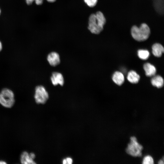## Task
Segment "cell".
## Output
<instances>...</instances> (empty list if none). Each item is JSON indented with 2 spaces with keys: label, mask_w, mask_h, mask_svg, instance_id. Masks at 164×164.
Wrapping results in <instances>:
<instances>
[{
  "label": "cell",
  "mask_w": 164,
  "mask_h": 164,
  "mask_svg": "<svg viewBox=\"0 0 164 164\" xmlns=\"http://www.w3.org/2000/svg\"><path fill=\"white\" fill-rule=\"evenodd\" d=\"M106 22V19L103 13L98 11L96 13H92L89 16L88 28L92 33L99 34L103 31Z\"/></svg>",
  "instance_id": "6da1fadb"
},
{
  "label": "cell",
  "mask_w": 164,
  "mask_h": 164,
  "mask_svg": "<svg viewBox=\"0 0 164 164\" xmlns=\"http://www.w3.org/2000/svg\"><path fill=\"white\" fill-rule=\"evenodd\" d=\"M132 37L139 42L144 41L149 37L151 31L149 26L145 23H142L139 26H133L130 30Z\"/></svg>",
  "instance_id": "7a4b0ae2"
},
{
  "label": "cell",
  "mask_w": 164,
  "mask_h": 164,
  "mask_svg": "<svg viewBox=\"0 0 164 164\" xmlns=\"http://www.w3.org/2000/svg\"><path fill=\"white\" fill-rule=\"evenodd\" d=\"M14 94L10 89L7 88L3 89L0 92V104L4 107L10 108L15 103Z\"/></svg>",
  "instance_id": "3957f363"
},
{
  "label": "cell",
  "mask_w": 164,
  "mask_h": 164,
  "mask_svg": "<svg viewBox=\"0 0 164 164\" xmlns=\"http://www.w3.org/2000/svg\"><path fill=\"white\" fill-rule=\"evenodd\" d=\"M130 140V142L126 149V152L133 156H141L143 146L137 142L135 137H131Z\"/></svg>",
  "instance_id": "277c9868"
},
{
  "label": "cell",
  "mask_w": 164,
  "mask_h": 164,
  "mask_svg": "<svg viewBox=\"0 0 164 164\" xmlns=\"http://www.w3.org/2000/svg\"><path fill=\"white\" fill-rule=\"evenodd\" d=\"M49 97L48 93L43 86L39 85L36 87L34 97L36 103L44 104L48 99Z\"/></svg>",
  "instance_id": "5b68a950"
},
{
  "label": "cell",
  "mask_w": 164,
  "mask_h": 164,
  "mask_svg": "<svg viewBox=\"0 0 164 164\" xmlns=\"http://www.w3.org/2000/svg\"><path fill=\"white\" fill-rule=\"evenodd\" d=\"M35 157V155L34 153H29L26 151L23 152L20 155V162L23 164H36L34 160Z\"/></svg>",
  "instance_id": "8992f818"
},
{
  "label": "cell",
  "mask_w": 164,
  "mask_h": 164,
  "mask_svg": "<svg viewBox=\"0 0 164 164\" xmlns=\"http://www.w3.org/2000/svg\"><path fill=\"white\" fill-rule=\"evenodd\" d=\"M47 60L50 65L55 67L60 63V59L59 54L56 52H52L47 56Z\"/></svg>",
  "instance_id": "52a82bcc"
},
{
  "label": "cell",
  "mask_w": 164,
  "mask_h": 164,
  "mask_svg": "<svg viewBox=\"0 0 164 164\" xmlns=\"http://www.w3.org/2000/svg\"><path fill=\"white\" fill-rule=\"evenodd\" d=\"M51 80L54 86L60 84L63 86L64 83V80L62 74L58 72H53L51 77Z\"/></svg>",
  "instance_id": "ba28073f"
},
{
  "label": "cell",
  "mask_w": 164,
  "mask_h": 164,
  "mask_svg": "<svg viewBox=\"0 0 164 164\" xmlns=\"http://www.w3.org/2000/svg\"><path fill=\"white\" fill-rule=\"evenodd\" d=\"M152 53L154 56L156 57L161 56L164 52L163 47L159 43H155L152 47Z\"/></svg>",
  "instance_id": "9c48e42d"
},
{
  "label": "cell",
  "mask_w": 164,
  "mask_h": 164,
  "mask_svg": "<svg viewBox=\"0 0 164 164\" xmlns=\"http://www.w3.org/2000/svg\"><path fill=\"white\" fill-rule=\"evenodd\" d=\"M146 75L148 77L154 76L156 72V69L152 65L149 63L145 64L143 66Z\"/></svg>",
  "instance_id": "30bf717a"
},
{
  "label": "cell",
  "mask_w": 164,
  "mask_h": 164,
  "mask_svg": "<svg viewBox=\"0 0 164 164\" xmlns=\"http://www.w3.org/2000/svg\"><path fill=\"white\" fill-rule=\"evenodd\" d=\"M112 79L115 83L119 85H121L124 81L123 74L119 71H116L114 73Z\"/></svg>",
  "instance_id": "8fae6325"
},
{
  "label": "cell",
  "mask_w": 164,
  "mask_h": 164,
  "mask_svg": "<svg viewBox=\"0 0 164 164\" xmlns=\"http://www.w3.org/2000/svg\"><path fill=\"white\" fill-rule=\"evenodd\" d=\"M127 79L130 82L136 84L138 82L140 79V76L135 71L131 70L128 72Z\"/></svg>",
  "instance_id": "7c38bea8"
},
{
  "label": "cell",
  "mask_w": 164,
  "mask_h": 164,
  "mask_svg": "<svg viewBox=\"0 0 164 164\" xmlns=\"http://www.w3.org/2000/svg\"><path fill=\"white\" fill-rule=\"evenodd\" d=\"M151 82L153 86L159 88L162 87L164 84L163 78L159 75L154 76L151 79Z\"/></svg>",
  "instance_id": "4fadbf2b"
},
{
  "label": "cell",
  "mask_w": 164,
  "mask_h": 164,
  "mask_svg": "<svg viewBox=\"0 0 164 164\" xmlns=\"http://www.w3.org/2000/svg\"><path fill=\"white\" fill-rule=\"evenodd\" d=\"M138 55L139 57L143 60L147 59L149 56V51L145 50H139L138 51Z\"/></svg>",
  "instance_id": "5bb4252c"
},
{
  "label": "cell",
  "mask_w": 164,
  "mask_h": 164,
  "mask_svg": "<svg viewBox=\"0 0 164 164\" xmlns=\"http://www.w3.org/2000/svg\"><path fill=\"white\" fill-rule=\"evenodd\" d=\"M153 163L154 161L153 159L151 156L148 155L144 158L142 164H153Z\"/></svg>",
  "instance_id": "9a60e30c"
},
{
  "label": "cell",
  "mask_w": 164,
  "mask_h": 164,
  "mask_svg": "<svg viewBox=\"0 0 164 164\" xmlns=\"http://www.w3.org/2000/svg\"><path fill=\"white\" fill-rule=\"evenodd\" d=\"M84 2L90 7L95 6L98 2V0H84Z\"/></svg>",
  "instance_id": "2e32d148"
},
{
  "label": "cell",
  "mask_w": 164,
  "mask_h": 164,
  "mask_svg": "<svg viewBox=\"0 0 164 164\" xmlns=\"http://www.w3.org/2000/svg\"><path fill=\"white\" fill-rule=\"evenodd\" d=\"M43 0H26V3L28 5H30L34 1L37 5H41Z\"/></svg>",
  "instance_id": "e0dca14e"
},
{
  "label": "cell",
  "mask_w": 164,
  "mask_h": 164,
  "mask_svg": "<svg viewBox=\"0 0 164 164\" xmlns=\"http://www.w3.org/2000/svg\"><path fill=\"white\" fill-rule=\"evenodd\" d=\"M73 160L70 158H67L66 159H64L63 161V163L64 164H71L72 163Z\"/></svg>",
  "instance_id": "ac0fdd59"
},
{
  "label": "cell",
  "mask_w": 164,
  "mask_h": 164,
  "mask_svg": "<svg viewBox=\"0 0 164 164\" xmlns=\"http://www.w3.org/2000/svg\"><path fill=\"white\" fill-rule=\"evenodd\" d=\"M163 161L162 160H159L158 162V164H164Z\"/></svg>",
  "instance_id": "d6986e66"
},
{
  "label": "cell",
  "mask_w": 164,
  "mask_h": 164,
  "mask_svg": "<svg viewBox=\"0 0 164 164\" xmlns=\"http://www.w3.org/2000/svg\"><path fill=\"white\" fill-rule=\"evenodd\" d=\"M6 162L4 161H2V160H0V164H6Z\"/></svg>",
  "instance_id": "ffe728a7"
},
{
  "label": "cell",
  "mask_w": 164,
  "mask_h": 164,
  "mask_svg": "<svg viewBox=\"0 0 164 164\" xmlns=\"http://www.w3.org/2000/svg\"><path fill=\"white\" fill-rule=\"evenodd\" d=\"M48 2H55L56 0H46Z\"/></svg>",
  "instance_id": "44dd1931"
},
{
  "label": "cell",
  "mask_w": 164,
  "mask_h": 164,
  "mask_svg": "<svg viewBox=\"0 0 164 164\" xmlns=\"http://www.w3.org/2000/svg\"><path fill=\"white\" fill-rule=\"evenodd\" d=\"M2 44L1 42L0 41V52L2 50Z\"/></svg>",
  "instance_id": "7402d4cb"
},
{
  "label": "cell",
  "mask_w": 164,
  "mask_h": 164,
  "mask_svg": "<svg viewBox=\"0 0 164 164\" xmlns=\"http://www.w3.org/2000/svg\"><path fill=\"white\" fill-rule=\"evenodd\" d=\"M0 13H1V10L0 9Z\"/></svg>",
  "instance_id": "603a6c76"
}]
</instances>
